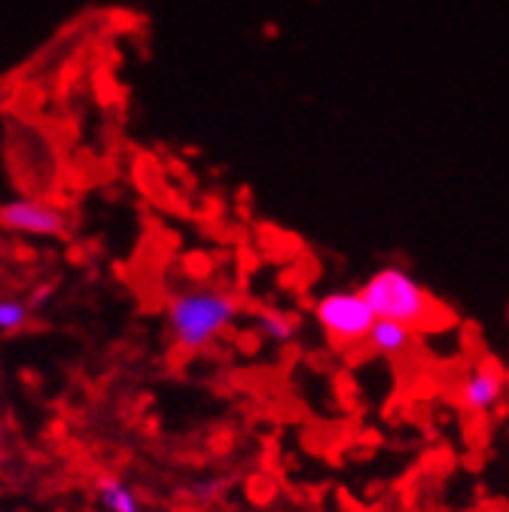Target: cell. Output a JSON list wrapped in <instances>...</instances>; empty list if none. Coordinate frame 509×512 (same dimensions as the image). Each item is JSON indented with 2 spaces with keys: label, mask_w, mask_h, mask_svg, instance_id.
Instances as JSON below:
<instances>
[{
  "label": "cell",
  "mask_w": 509,
  "mask_h": 512,
  "mask_svg": "<svg viewBox=\"0 0 509 512\" xmlns=\"http://www.w3.org/2000/svg\"><path fill=\"white\" fill-rule=\"evenodd\" d=\"M241 308V299L226 287H183L168 299L165 324L180 351H202L235 324Z\"/></svg>",
  "instance_id": "cell-1"
},
{
  "label": "cell",
  "mask_w": 509,
  "mask_h": 512,
  "mask_svg": "<svg viewBox=\"0 0 509 512\" xmlns=\"http://www.w3.org/2000/svg\"><path fill=\"white\" fill-rule=\"evenodd\" d=\"M360 293L378 320H394V324H403L412 330L430 324L433 299L421 287V281L415 275H409L406 269H397V266L378 269L360 287Z\"/></svg>",
  "instance_id": "cell-2"
},
{
  "label": "cell",
  "mask_w": 509,
  "mask_h": 512,
  "mask_svg": "<svg viewBox=\"0 0 509 512\" xmlns=\"http://www.w3.org/2000/svg\"><path fill=\"white\" fill-rule=\"evenodd\" d=\"M314 320L339 348H354L366 345L378 317L360 290H336L314 302Z\"/></svg>",
  "instance_id": "cell-3"
},
{
  "label": "cell",
  "mask_w": 509,
  "mask_h": 512,
  "mask_svg": "<svg viewBox=\"0 0 509 512\" xmlns=\"http://www.w3.org/2000/svg\"><path fill=\"white\" fill-rule=\"evenodd\" d=\"M506 394V372L497 360L479 357L461 381V406L473 415H488Z\"/></svg>",
  "instance_id": "cell-4"
},
{
  "label": "cell",
  "mask_w": 509,
  "mask_h": 512,
  "mask_svg": "<svg viewBox=\"0 0 509 512\" xmlns=\"http://www.w3.org/2000/svg\"><path fill=\"white\" fill-rule=\"evenodd\" d=\"M0 226L16 235H40L52 238L65 232V214L55 205L40 199H16L0 208Z\"/></svg>",
  "instance_id": "cell-5"
},
{
  "label": "cell",
  "mask_w": 509,
  "mask_h": 512,
  "mask_svg": "<svg viewBox=\"0 0 509 512\" xmlns=\"http://www.w3.org/2000/svg\"><path fill=\"white\" fill-rule=\"evenodd\" d=\"M366 345L378 357H400V354H409L418 345V330L394 324V320H375Z\"/></svg>",
  "instance_id": "cell-6"
},
{
  "label": "cell",
  "mask_w": 509,
  "mask_h": 512,
  "mask_svg": "<svg viewBox=\"0 0 509 512\" xmlns=\"http://www.w3.org/2000/svg\"><path fill=\"white\" fill-rule=\"evenodd\" d=\"M260 339L269 345H293L299 336V317L293 311H278V308H263L253 317Z\"/></svg>",
  "instance_id": "cell-7"
},
{
  "label": "cell",
  "mask_w": 509,
  "mask_h": 512,
  "mask_svg": "<svg viewBox=\"0 0 509 512\" xmlns=\"http://www.w3.org/2000/svg\"><path fill=\"white\" fill-rule=\"evenodd\" d=\"M95 494L107 512H144L138 494L116 476H98L95 479Z\"/></svg>",
  "instance_id": "cell-8"
},
{
  "label": "cell",
  "mask_w": 509,
  "mask_h": 512,
  "mask_svg": "<svg viewBox=\"0 0 509 512\" xmlns=\"http://www.w3.org/2000/svg\"><path fill=\"white\" fill-rule=\"evenodd\" d=\"M31 305L22 299H0V333H16L28 324Z\"/></svg>",
  "instance_id": "cell-9"
},
{
  "label": "cell",
  "mask_w": 509,
  "mask_h": 512,
  "mask_svg": "<svg viewBox=\"0 0 509 512\" xmlns=\"http://www.w3.org/2000/svg\"><path fill=\"white\" fill-rule=\"evenodd\" d=\"M220 491H223V485H220L217 479H208V482H199V485H193V494H196L202 503H214Z\"/></svg>",
  "instance_id": "cell-10"
},
{
  "label": "cell",
  "mask_w": 509,
  "mask_h": 512,
  "mask_svg": "<svg viewBox=\"0 0 509 512\" xmlns=\"http://www.w3.org/2000/svg\"><path fill=\"white\" fill-rule=\"evenodd\" d=\"M0 452H4V442H0Z\"/></svg>",
  "instance_id": "cell-11"
}]
</instances>
